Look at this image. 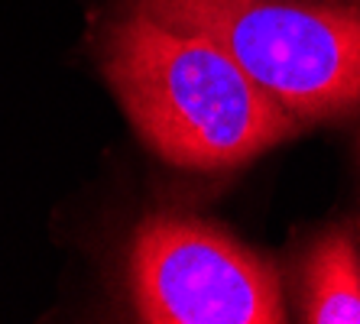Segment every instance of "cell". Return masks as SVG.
<instances>
[{
  "instance_id": "1",
  "label": "cell",
  "mask_w": 360,
  "mask_h": 324,
  "mask_svg": "<svg viewBox=\"0 0 360 324\" xmlns=\"http://www.w3.org/2000/svg\"><path fill=\"white\" fill-rule=\"evenodd\" d=\"M101 72L140 140L179 169H237L305 130L211 36L130 0L104 33Z\"/></svg>"
},
{
  "instance_id": "2",
  "label": "cell",
  "mask_w": 360,
  "mask_h": 324,
  "mask_svg": "<svg viewBox=\"0 0 360 324\" xmlns=\"http://www.w3.org/2000/svg\"><path fill=\"white\" fill-rule=\"evenodd\" d=\"M218 42L302 127L360 108L357 0H130Z\"/></svg>"
},
{
  "instance_id": "3",
  "label": "cell",
  "mask_w": 360,
  "mask_h": 324,
  "mask_svg": "<svg viewBox=\"0 0 360 324\" xmlns=\"http://www.w3.org/2000/svg\"><path fill=\"white\" fill-rule=\"evenodd\" d=\"M127 285L146 324H283L276 266L211 221L156 211L130 237Z\"/></svg>"
},
{
  "instance_id": "4",
  "label": "cell",
  "mask_w": 360,
  "mask_h": 324,
  "mask_svg": "<svg viewBox=\"0 0 360 324\" xmlns=\"http://www.w3.org/2000/svg\"><path fill=\"white\" fill-rule=\"evenodd\" d=\"M302 321L360 324V250L344 227L325 233L305 257Z\"/></svg>"
},
{
  "instance_id": "5",
  "label": "cell",
  "mask_w": 360,
  "mask_h": 324,
  "mask_svg": "<svg viewBox=\"0 0 360 324\" xmlns=\"http://www.w3.org/2000/svg\"><path fill=\"white\" fill-rule=\"evenodd\" d=\"M357 4H360V0H357Z\"/></svg>"
}]
</instances>
